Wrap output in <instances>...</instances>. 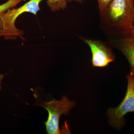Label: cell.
Returning <instances> with one entry per match:
<instances>
[{
  "label": "cell",
  "instance_id": "1",
  "mask_svg": "<svg viewBox=\"0 0 134 134\" xmlns=\"http://www.w3.org/2000/svg\"><path fill=\"white\" fill-rule=\"evenodd\" d=\"M101 29L105 34L134 27V0H113L99 12Z\"/></svg>",
  "mask_w": 134,
  "mask_h": 134
},
{
  "label": "cell",
  "instance_id": "2",
  "mask_svg": "<svg viewBox=\"0 0 134 134\" xmlns=\"http://www.w3.org/2000/svg\"><path fill=\"white\" fill-rule=\"evenodd\" d=\"M44 0H30L23 6L9 9L0 15V37H3L6 40H15L18 37L23 41L24 32L16 28L15 22L18 18L25 12L36 15L40 10V4Z\"/></svg>",
  "mask_w": 134,
  "mask_h": 134
},
{
  "label": "cell",
  "instance_id": "3",
  "mask_svg": "<svg viewBox=\"0 0 134 134\" xmlns=\"http://www.w3.org/2000/svg\"><path fill=\"white\" fill-rule=\"evenodd\" d=\"M75 104V102L69 100L66 96H63L60 100L54 99L41 103L40 106L47 110L48 113V119L45 122L47 133H63L59 127L60 117L63 114H68Z\"/></svg>",
  "mask_w": 134,
  "mask_h": 134
},
{
  "label": "cell",
  "instance_id": "4",
  "mask_svg": "<svg viewBox=\"0 0 134 134\" xmlns=\"http://www.w3.org/2000/svg\"><path fill=\"white\" fill-rule=\"evenodd\" d=\"M126 93L121 103L117 107L109 108L107 115L111 126L120 129L125 122L124 117L128 113L134 112V78L130 74L127 75Z\"/></svg>",
  "mask_w": 134,
  "mask_h": 134
},
{
  "label": "cell",
  "instance_id": "5",
  "mask_svg": "<svg viewBox=\"0 0 134 134\" xmlns=\"http://www.w3.org/2000/svg\"><path fill=\"white\" fill-rule=\"evenodd\" d=\"M108 43L121 52L129 63L134 78V27L105 34Z\"/></svg>",
  "mask_w": 134,
  "mask_h": 134
},
{
  "label": "cell",
  "instance_id": "6",
  "mask_svg": "<svg viewBox=\"0 0 134 134\" xmlns=\"http://www.w3.org/2000/svg\"><path fill=\"white\" fill-rule=\"evenodd\" d=\"M82 39L90 48L93 66L106 67L115 60V55L111 49L103 41L83 38Z\"/></svg>",
  "mask_w": 134,
  "mask_h": 134
},
{
  "label": "cell",
  "instance_id": "7",
  "mask_svg": "<svg viewBox=\"0 0 134 134\" xmlns=\"http://www.w3.org/2000/svg\"><path fill=\"white\" fill-rule=\"evenodd\" d=\"M68 0H47V3L52 11L56 12L67 8Z\"/></svg>",
  "mask_w": 134,
  "mask_h": 134
},
{
  "label": "cell",
  "instance_id": "8",
  "mask_svg": "<svg viewBox=\"0 0 134 134\" xmlns=\"http://www.w3.org/2000/svg\"><path fill=\"white\" fill-rule=\"evenodd\" d=\"M26 0H8L5 3L0 5V15L7 12L9 9L16 7L19 3Z\"/></svg>",
  "mask_w": 134,
  "mask_h": 134
},
{
  "label": "cell",
  "instance_id": "9",
  "mask_svg": "<svg viewBox=\"0 0 134 134\" xmlns=\"http://www.w3.org/2000/svg\"><path fill=\"white\" fill-rule=\"evenodd\" d=\"M98 3L99 12L105 9L113 0H97Z\"/></svg>",
  "mask_w": 134,
  "mask_h": 134
},
{
  "label": "cell",
  "instance_id": "10",
  "mask_svg": "<svg viewBox=\"0 0 134 134\" xmlns=\"http://www.w3.org/2000/svg\"><path fill=\"white\" fill-rule=\"evenodd\" d=\"M84 0H68V2H72L75 1L76 2L79 3H82Z\"/></svg>",
  "mask_w": 134,
  "mask_h": 134
},
{
  "label": "cell",
  "instance_id": "11",
  "mask_svg": "<svg viewBox=\"0 0 134 134\" xmlns=\"http://www.w3.org/2000/svg\"><path fill=\"white\" fill-rule=\"evenodd\" d=\"M3 75H1L0 76V91L1 90V83L2 81V79H3Z\"/></svg>",
  "mask_w": 134,
  "mask_h": 134
}]
</instances>
